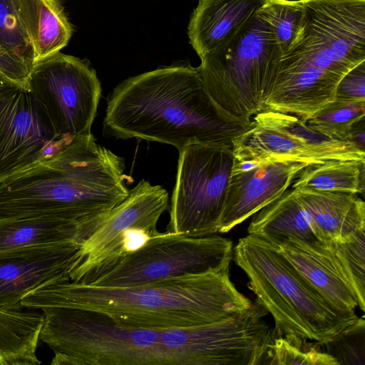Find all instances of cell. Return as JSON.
<instances>
[{
  "instance_id": "6da1fadb",
  "label": "cell",
  "mask_w": 365,
  "mask_h": 365,
  "mask_svg": "<svg viewBox=\"0 0 365 365\" xmlns=\"http://www.w3.org/2000/svg\"><path fill=\"white\" fill-rule=\"evenodd\" d=\"M250 123L232 119L216 106L198 67L175 63L130 77L110 93L103 133L173 145L192 143L232 147Z\"/></svg>"
},
{
  "instance_id": "7a4b0ae2",
  "label": "cell",
  "mask_w": 365,
  "mask_h": 365,
  "mask_svg": "<svg viewBox=\"0 0 365 365\" xmlns=\"http://www.w3.org/2000/svg\"><path fill=\"white\" fill-rule=\"evenodd\" d=\"M252 304L231 282L229 270L120 287L59 277L21 301V306L39 310L54 307L93 310L120 325L154 329L212 323L242 312Z\"/></svg>"
},
{
  "instance_id": "3957f363",
  "label": "cell",
  "mask_w": 365,
  "mask_h": 365,
  "mask_svg": "<svg viewBox=\"0 0 365 365\" xmlns=\"http://www.w3.org/2000/svg\"><path fill=\"white\" fill-rule=\"evenodd\" d=\"M300 34L280 58L264 110L304 122L335 98L336 86L365 61V0H302Z\"/></svg>"
},
{
  "instance_id": "277c9868",
  "label": "cell",
  "mask_w": 365,
  "mask_h": 365,
  "mask_svg": "<svg viewBox=\"0 0 365 365\" xmlns=\"http://www.w3.org/2000/svg\"><path fill=\"white\" fill-rule=\"evenodd\" d=\"M124 170L123 158L93 135L75 138L0 180V217L51 216L83 223L128 197Z\"/></svg>"
},
{
  "instance_id": "5b68a950",
  "label": "cell",
  "mask_w": 365,
  "mask_h": 365,
  "mask_svg": "<svg viewBox=\"0 0 365 365\" xmlns=\"http://www.w3.org/2000/svg\"><path fill=\"white\" fill-rule=\"evenodd\" d=\"M233 257L257 303L272 316L273 336L292 334L323 345L359 318L331 307L265 240L252 235L239 239Z\"/></svg>"
},
{
  "instance_id": "8992f818",
  "label": "cell",
  "mask_w": 365,
  "mask_h": 365,
  "mask_svg": "<svg viewBox=\"0 0 365 365\" xmlns=\"http://www.w3.org/2000/svg\"><path fill=\"white\" fill-rule=\"evenodd\" d=\"M282 56L269 24L257 12L201 57L209 96L228 117L247 123L264 110Z\"/></svg>"
},
{
  "instance_id": "52a82bcc",
  "label": "cell",
  "mask_w": 365,
  "mask_h": 365,
  "mask_svg": "<svg viewBox=\"0 0 365 365\" xmlns=\"http://www.w3.org/2000/svg\"><path fill=\"white\" fill-rule=\"evenodd\" d=\"M40 341L52 365H160V329L120 325L93 310L46 307Z\"/></svg>"
},
{
  "instance_id": "ba28073f",
  "label": "cell",
  "mask_w": 365,
  "mask_h": 365,
  "mask_svg": "<svg viewBox=\"0 0 365 365\" xmlns=\"http://www.w3.org/2000/svg\"><path fill=\"white\" fill-rule=\"evenodd\" d=\"M168 200L165 188L141 180L120 203L90 220L69 270V280L91 284L143 246L159 232L158 222L168 208Z\"/></svg>"
},
{
  "instance_id": "9c48e42d",
  "label": "cell",
  "mask_w": 365,
  "mask_h": 365,
  "mask_svg": "<svg viewBox=\"0 0 365 365\" xmlns=\"http://www.w3.org/2000/svg\"><path fill=\"white\" fill-rule=\"evenodd\" d=\"M178 152L166 231L192 237L219 233L234 160L232 147L192 143Z\"/></svg>"
},
{
  "instance_id": "30bf717a",
  "label": "cell",
  "mask_w": 365,
  "mask_h": 365,
  "mask_svg": "<svg viewBox=\"0 0 365 365\" xmlns=\"http://www.w3.org/2000/svg\"><path fill=\"white\" fill-rule=\"evenodd\" d=\"M232 240L218 235L186 237L158 232L91 284L130 287L186 275L229 270Z\"/></svg>"
},
{
  "instance_id": "8fae6325",
  "label": "cell",
  "mask_w": 365,
  "mask_h": 365,
  "mask_svg": "<svg viewBox=\"0 0 365 365\" xmlns=\"http://www.w3.org/2000/svg\"><path fill=\"white\" fill-rule=\"evenodd\" d=\"M258 303L212 323L164 329L161 343L169 365L262 364L273 331Z\"/></svg>"
},
{
  "instance_id": "7c38bea8",
  "label": "cell",
  "mask_w": 365,
  "mask_h": 365,
  "mask_svg": "<svg viewBox=\"0 0 365 365\" xmlns=\"http://www.w3.org/2000/svg\"><path fill=\"white\" fill-rule=\"evenodd\" d=\"M27 87L57 135L66 138L92 135L101 85L86 62L58 51L36 61Z\"/></svg>"
},
{
  "instance_id": "4fadbf2b",
  "label": "cell",
  "mask_w": 365,
  "mask_h": 365,
  "mask_svg": "<svg viewBox=\"0 0 365 365\" xmlns=\"http://www.w3.org/2000/svg\"><path fill=\"white\" fill-rule=\"evenodd\" d=\"M234 157L275 158L320 164L330 160L365 161V150L350 140L327 138L309 128L299 118L264 110L255 115L250 128L233 140Z\"/></svg>"
},
{
  "instance_id": "5bb4252c",
  "label": "cell",
  "mask_w": 365,
  "mask_h": 365,
  "mask_svg": "<svg viewBox=\"0 0 365 365\" xmlns=\"http://www.w3.org/2000/svg\"><path fill=\"white\" fill-rule=\"evenodd\" d=\"M73 139L56 133L29 88L0 84V180L55 154Z\"/></svg>"
},
{
  "instance_id": "9a60e30c",
  "label": "cell",
  "mask_w": 365,
  "mask_h": 365,
  "mask_svg": "<svg viewBox=\"0 0 365 365\" xmlns=\"http://www.w3.org/2000/svg\"><path fill=\"white\" fill-rule=\"evenodd\" d=\"M307 163L234 157L219 232L225 233L280 197Z\"/></svg>"
},
{
  "instance_id": "2e32d148",
  "label": "cell",
  "mask_w": 365,
  "mask_h": 365,
  "mask_svg": "<svg viewBox=\"0 0 365 365\" xmlns=\"http://www.w3.org/2000/svg\"><path fill=\"white\" fill-rule=\"evenodd\" d=\"M267 242L331 307L344 315L356 314L357 299L331 242L304 241L292 236Z\"/></svg>"
},
{
  "instance_id": "e0dca14e",
  "label": "cell",
  "mask_w": 365,
  "mask_h": 365,
  "mask_svg": "<svg viewBox=\"0 0 365 365\" xmlns=\"http://www.w3.org/2000/svg\"><path fill=\"white\" fill-rule=\"evenodd\" d=\"M81 244L69 242L43 250L0 258V307L20 309L21 299L41 285L69 277Z\"/></svg>"
},
{
  "instance_id": "ac0fdd59",
  "label": "cell",
  "mask_w": 365,
  "mask_h": 365,
  "mask_svg": "<svg viewBox=\"0 0 365 365\" xmlns=\"http://www.w3.org/2000/svg\"><path fill=\"white\" fill-rule=\"evenodd\" d=\"M292 190L307 211L309 227L317 240L341 242L365 230V204L357 194Z\"/></svg>"
},
{
  "instance_id": "d6986e66",
  "label": "cell",
  "mask_w": 365,
  "mask_h": 365,
  "mask_svg": "<svg viewBox=\"0 0 365 365\" xmlns=\"http://www.w3.org/2000/svg\"><path fill=\"white\" fill-rule=\"evenodd\" d=\"M83 223L51 216L0 217V258L81 244Z\"/></svg>"
},
{
  "instance_id": "ffe728a7",
  "label": "cell",
  "mask_w": 365,
  "mask_h": 365,
  "mask_svg": "<svg viewBox=\"0 0 365 365\" xmlns=\"http://www.w3.org/2000/svg\"><path fill=\"white\" fill-rule=\"evenodd\" d=\"M268 0H199L188 25L190 43L199 57L217 46Z\"/></svg>"
},
{
  "instance_id": "44dd1931",
  "label": "cell",
  "mask_w": 365,
  "mask_h": 365,
  "mask_svg": "<svg viewBox=\"0 0 365 365\" xmlns=\"http://www.w3.org/2000/svg\"><path fill=\"white\" fill-rule=\"evenodd\" d=\"M14 1L36 61L60 51L68 44L72 26L58 0Z\"/></svg>"
},
{
  "instance_id": "7402d4cb",
  "label": "cell",
  "mask_w": 365,
  "mask_h": 365,
  "mask_svg": "<svg viewBox=\"0 0 365 365\" xmlns=\"http://www.w3.org/2000/svg\"><path fill=\"white\" fill-rule=\"evenodd\" d=\"M252 235L267 241L292 236L304 241L317 240L299 198L292 189L257 212L247 228Z\"/></svg>"
},
{
  "instance_id": "603a6c76",
  "label": "cell",
  "mask_w": 365,
  "mask_h": 365,
  "mask_svg": "<svg viewBox=\"0 0 365 365\" xmlns=\"http://www.w3.org/2000/svg\"><path fill=\"white\" fill-rule=\"evenodd\" d=\"M365 161L330 160L310 164L298 173L292 189L361 193L364 185Z\"/></svg>"
},
{
  "instance_id": "cb8c5ba5",
  "label": "cell",
  "mask_w": 365,
  "mask_h": 365,
  "mask_svg": "<svg viewBox=\"0 0 365 365\" xmlns=\"http://www.w3.org/2000/svg\"><path fill=\"white\" fill-rule=\"evenodd\" d=\"M0 48L29 77L35 55L14 0H0Z\"/></svg>"
},
{
  "instance_id": "d4e9b609",
  "label": "cell",
  "mask_w": 365,
  "mask_h": 365,
  "mask_svg": "<svg viewBox=\"0 0 365 365\" xmlns=\"http://www.w3.org/2000/svg\"><path fill=\"white\" fill-rule=\"evenodd\" d=\"M289 334L273 336L262 364L339 365L337 361L319 348L317 341Z\"/></svg>"
},
{
  "instance_id": "484cf974",
  "label": "cell",
  "mask_w": 365,
  "mask_h": 365,
  "mask_svg": "<svg viewBox=\"0 0 365 365\" xmlns=\"http://www.w3.org/2000/svg\"><path fill=\"white\" fill-rule=\"evenodd\" d=\"M365 115V101L334 98L307 121L312 130L331 139L349 140L352 128Z\"/></svg>"
},
{
  "instance_id": "4316f807",
  "label": "cell",
  "mask_w": 365,
  "mask_h": 365,
  "mask_svg": "<svg viewBox=\"0 0 365 365\" xmlns=\"http://www.w3.org/2000/svg\"><path fill=\"white\" fill-rule=\"evenodd\" d=\"M257 13L269 24L283 56L300 34L304 16L302 0H268Z\"/></svg>"
},
{
  "instance_id": "83f0119b",
  "label": "cell",
  "mask_w": 365,
  "mask_h": 365,
  "mask_svg": "<svg viewBox=\"0 0 365 365\" xmlns=\"http://www.w3.org/2000/svg\"><path fill=\"white\" fill-rule=\"evenodd\" d=\"M340 265L356 295L358 307L365 310V230L350 238L331 242Z\"/></svg>"
},
{
  "instance_id": "f1b7e54d",
  "label": "cell",
  "mask_w": 365,
  "mask_h": 365,
  "mask_svg": "<svg viewBox=\"0 0 365 365\" xmlns=\"http://www.w3.org/2000/svg\"><path fill=\"white\" fill-rule=\"evenodd\" d=\"M339 365L365 364V321L358 319L323 344Z\"/></svg>"
},
{
  "instance_id": "f546056e",
  "label": "cell",
  "mask_w": 365,
  "mask_h": 365,
  "mask_svg": "<svg viewBox=\"0 0 365 365\" xmlns=\"http://www.w3.org/2000/svg\"><path fill=\"white\" fill-rule=\"evenodd\" d=\"M335 98L365 101V61L343 76L336 86Z\"/></svg>"
},
{
  "instance_id": "4dcf8cb0",
  "label": "cell",
  "mask_w": 365,
  "mask_h": 365,
  "mask_svg": "<svg viewBox=\"0 0 365 365\" xmlns=\"http://www.w3.org/2000/svg\"><path fill=\"white\" fill-rule=\"evenodd\" d=\"M1 83H6V82L4 81L3 80H1V79L0 78V84H1Z\"/></svg>"
}]
</instances>
